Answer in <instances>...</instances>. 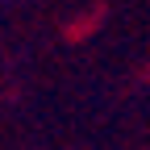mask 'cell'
<instances>
[]
</instances>
